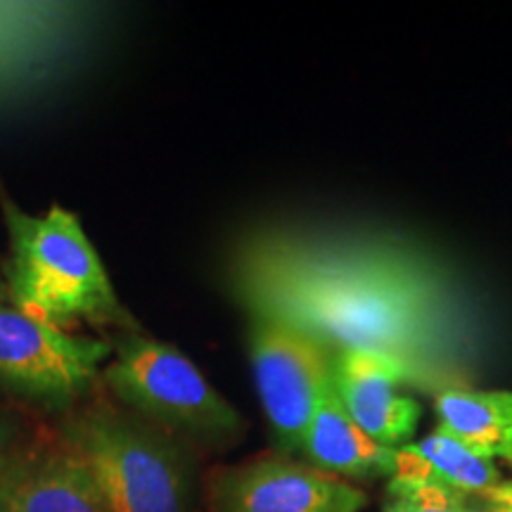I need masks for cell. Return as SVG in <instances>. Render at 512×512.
I'll return each mask as SVG.
<instances>
[{
  "label": "cell",
  "instance_id": "6",
  "mask_svg": "<svg viewBox=\"0 0 512 512\" xmlns=\"http://www.w3.org/2000/svg\"><path fill=\"white\" fill-rule=\"evenodd\" d=\"M112 358V344L0 304V384L24 399L67 406L88 392Z\"/></svg>",
  "mask_w": 512,
  "mask_h": 512
},
{
  "label": "cell",
  "instance_id": "1",
  "mask_svg": "<svg viewBox=\"0 0 512 512\" xmlns=\"http://www.w3.org/2000/svg\"><path fill=\"white\" fill-rule=\"evenodd\" d=\"M235 283L252 313L285 320L330 351H368L408 387H467L475 318L430 254L392 238L264 233L238 254Z\"/></svg>",
  "mask_w": 512,
  "mask_h": 512
},
{
  "label": "cell",
  "instance_id": "5",
  "mask_svg": "<svg viewBox=\"0 0 512 512\" xmlns=\"http://www.w3.org/2000/svg\"><path fill=\"white\" fill-rule=\"evenodd\" d=\"M249 361L278 453L297 458L316 403L332 377V351L285 320L252 313Z\"/></svg>",
  "mask_w": 512,
  "mask_h": 512
},
{
  "label": "cell",
  "instance_id": "4",
  "mask_svg": "<svg viewBox=\"0 0 512 512\" xmlns=\"http://www.w3.org/2000/svg\"><path fill=\"white\" fill-rule=\"evenodd\" d=\"M102 380L128 411L176 437L226 444L245 430L233 403L211 387L188 356L138 330L112 344Z\"/></svg>",
  "mask_w": 512,
  "mask_h": 512
},
{
  "label": "cell",
  "instance_id": "17",
  "mask_svg": "<svg viewBox=\"0 0 512 512\" xmlns=\"http://www.w3.org/2000/svg\"><path fill=\"white\" fill-rule=\"evenodd\" d=\"M503 460H508V463H512V448H508V451L503 453Z\"/></svg>",
  "mask_w": 512,
  "mask_h": 512
},
{
  "label": "cell",
  "instance_id": "8",
  "mask_svg": "<svg viewBox=\"0 0 512 512\" xmlns=\"http://www.w3.org/2000/svg\"><path fill=\"white\" fill-rule=\"evenodd\" d=\"M83 12L62 3H0V100L46 81L76 50Z\"/></svg>",
  "mask_w": 512,
  "mask_h": 512
},
{
  "label": "cell",
  "instance_id": "3",
  "mask_svg": "<svg viewBox=\"0 0 512 512\" xmlns=\"http://www.w3.org/2000/svg\"><path fill=\"white\" fill-rule=\"evenodd\" d=\"M105 512H188L192 465L176 434L136 413L91 406L64 422Z\"/></svg>",
  "mask_w": 512,
  "mask_h": 512
},
{
  "label": "cell",
  "instance_id": "18",
  "mask_svg": "<svg viewBox=\"0 0 512 512\" xmlns=\"http://www.w3.org/2000/svg\"><path fill=\"white\" fill-rule=\"evenodd\" d=\"M510 448H512V446H510Z\"/></svg>",
  "mask_w": 512,
  "mask_h": 512
},
{
  "label": "cell",
  "instance_id": "16",
  "mask_svg": "<svg viewBox=\"0 0 512 512\" xmlns=\"http://www.w3.org/2000/svg\"><path fill=\"white\" fill-rule=\"evenodd\" d=\"M3 453H5V430L3 425H0V458H3Z\"/></svg>",
  "mask_w": 512,
  "mask_h": 512
},
{
  "label": "cell",
  "instance_id": "2",
  "mask_svg": "<svg viewBox=\"0 0 512 512\" xmlns=\"http://www.w3.org/2000/svg\"><path fill=\"white\" fill-rule=\"evenodd\" d=\"M0 211L10 240L5 292L17 311L62 330L93 323L136 332L79 216L60 204L29 214L3 188Z\"/></svg>",
  "mask_w": 512,
  "mask_h": 512
},
{
  "label": "cell",
  "instance_id": "15",
  "mask_svg": "<svg viewBox=\"0 0 512 512\" xmlns=\"http://www.w3.org/2000/svg\"><path fill=\"white\" fill-rule=\"evenodd\" d=\"M458 512H512V482L503 484L475 496H460Z\"/></svg>",
  "mask_w": 512,
  "mask_h": 512
},
{
  "label": "cell",
  "instance_id": "9",
  "mask_svg": "<svg viewBox=\"0 0 512 512\" xmlns=\"http://www.w3.org/2000/svg\"><path fill=\"white\" fill-rule=\"evenodd\" d=\"M0 512H105V505L83 460L60 437L3 453Z\"/></svg>",
  "mask_w": 512,
  "mask_h": 512
},
{
  "label": "cell",
  "instance_id": "11",
  "mask_svg": "<svg viewBox=\"0 0 512 512\" xmlns=\"http://www.w3.org/2000/svg\"><path fill=\"white\" fill-rule=\"evenodd\" d=\"M299 456L342 479H392L396 470V448L377 444L351 420L332 377L316 403Z\"/></svg>",
  "mask_w": 512,
  "mask_h": 512
},
{
  "label": "cell",
  "instance_id": "7",
  "mask_svg": "<svg viewBox=\"0 0 512 512\" xmlns=\"http://www.w3.org/2000/svg\"><path fill=\"white\" fill-rule=\"evenodd\" d=\"M368 496L285 453H266L216 470L209 479L211 512H361Z\"/></svg>",
  "mask_w": 512,
  "mask_h": 512
},
{
  "label": "cell",
  "instance_id": "13",
  "mask_svg": "<svg viewBox=\"0 0 512 512\" xmlns=\"http://www.w3.org/2000/svg\"><path fill=\"white\" fill-rule=\"evenodd\" d=\"M439 430L477 456L496 460L512 446V392L451 387L434 396Z\"/></svg>",
  "mask_w": 512,
  "mask_h": 512
},
{
  "label": "cell",
  "instance_id": "12",
  "mask_svg": "<svg viewBox=\"0 0 512 512\" xmlns=\"http://www.w3.org/2000/svg\"><path fill=\"white\" fill-rule=\"evenodd\" d=\"M392 477L441 486L458 496L484 494L505 482L494 460L477 456L439 427L430 437L396 448V470Z\"/></svg>",
  "mask_w": 512,
  "mask_h": 512
},
{
  "label": "cell",
  "instance_id": "14",
  "mask_svg": "<svg viewBox=\"0 0 512 512\" xmlns=\"http://www.w3.org/2000/svg\"><path fill=\"white\" fill-rule=\"evenodd\" d=\"M460 496L441 486L392 477L384 494L382 512H458Z\"/></svg>",
  "mask_w": 512,
  "mask_h": 512
},
{
  "label": "cell",
  "instance_id": "10",
  "mask_svg": "<svg viewBox=\"0 0 512 512\" xmlns=\"http://www.w3.org/2000/svg\"><path fill=\"white\" fill-rule=\"evenodd\" d=\"M332 380L351 420L370 439L401 448L420 420L418 401L401 392V370L368 351H332Z\"/></svg>",
  "mask_w": 512,
  "mask_h": 512
}]
</instances>
